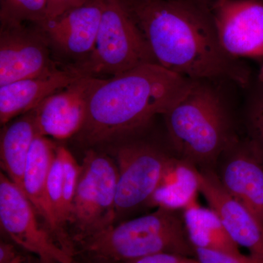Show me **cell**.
Instances as JSON below:
<instances>
[{
  "label": "cell",
  "instance_id": "83f0119b",
  "mask_svg": "<svg viewBox=\"0 0 263 263\" xmlns=\"http://www.w3.org/2000/svg\"><path fill=\"white\" fill-rule=\"evenodd\" d=\"M39 263H59L56 259L48 257H39Z\"/></svg>",
  "mask_w": 263,
  "mask_h": 263
},
{
  "label": "cell",
  "instance_id": "5bb4252c",
  "mask_svg": "<svg viewBox=\"0 0 263 263\" xmlns=\"http://www.w3.org/2000/svg\"><path fill=\"white\" fill-rule=\"evenodd\" d=\"M57 144L48 137L38 136L33 142L24 175L23 191L57 245L76 258V248L70 235L62 229L48 200L47 183L56 156Z\"/></svg>",
  "mask_w": 263,
  "mask_h": 263
},
{
  "label": "cell",
  "instance_id": "9a60e30c",
  "mask_svg": "<svg viewBox=\"0 0 263 263\" xmlns=\"http://www.w3.org/2000/svg\"><path fill=\"white\" fill-rule=\"evenodd\" d=\"M219 176L223 187L263 226V160L252 142L237 141L226 152Z\"/></svg>",
  "mask_w": 263,
  "mask_h": 263
},
{
  "label": "cell",
  "instance_id": "6da1fadb",
  "mask_svg": "<svg viewBox=\"0 0 263 263\" xmlns=\"http://www.w3.org/2000/svg\"><path fill=\"white\" fill-rule=\"evenodd\" d=\"M156 63L188 79L248 86L251 72L221 46L208 0H124Z\"/></svg>",
  "mask_w": 263,
  "mask_h": 263
},
{
  "label": "cell",
  "instance_id": "8fae6325",
  "mask_svg": "<svg viewBox=\"0 0 263 263\" xmlns=\"http://www.w3.org/2000/svg\"><path fill=\"white\" fill-rule=\"evenodd\" d=\"M103 8L104 0H89L37 26L52 51L72 61V67L77 68L92 53Z\"/></svg>",
  "mask_w": 263,
  "mask_h": 263
},
{
  "label": "cell",
  "instance_id": "ffe728a7",
  "mask_svg": "<svg viewBox=\"0 0 263 263\" xmlns=\"http://www.w3.org/2000/svg\"><path fill=\"white\" fill-rule=\"evenodd\" d=\"M48 0H0V22L42 24L47 15Z\"/></svg>",
  "mask_w": 263,
  "mask_h": 263
},
{
  "label": "cell",
  "instance_id": "ba28073f",
  "mask_svg": "<svg viewBox=\"0 0 263 263\" xmlns=\"http://www.w3.org/2000/svg\"><path fill=\"white\" fill-rule=\"evenodd\" d=\"M37 212L25 193L4 174H0V224L15 245L31 253L79 263L60 247L47 228L39 224Z\"/></svg>",
  "mask_w": 263,
  "mask_h": 263
},
{
  "label": "cell",
  "instance_id": "7c38bea8",
  "mask_svg": "<svg viewBox=\"0 0 263 263\" xmlns=\"http://www.w3.org/2000/svg\"><path fill=\"white\" fill-rule=\"evenodd\" d=\"M100 79L82 76L34 108L40 135L60 141L77 136L86 122L90 96Z\"/></svg>",
  "mask_w": 263,
  "mask_h": 263
},
{
  "label": "cell",
  "instance_id": "ac0fdd59",
  "mask_svg": "<svg viewBox=\"0 0 263 263\" xmlns=\"http://www.w3.org/2000/svg\"><path fill=\"white\" fill-rule=\"evenodd\" d=\"M183 217L189 239L194 248L232 255L242 254L239 246L232 239L217 214L211 208L201 207L195 202L183 209Z\"/></svg>",
  "mask_w": 263,
  "mask_h": 263
},
{
  "label": "cell",
  "instance_id": "4fadbf2b",
  "mask_svg": "<svg viewBox=\"0 0 263 263\" xmlns=\"http://www.w3.org/2000/svg\"><path fill=\"white\" fill-rule=\"evenodd\" d=\"M199 190L228 234L249 254L263 258V226L253 213L223 187L212 169L197 168Z\"/></svg>",
  "mask_w": 263,
  "mask_h": 263
},
{
  "label": "cell",
  "instance_id": "f546056e",
  "mask_svg": "<svg viewBox=\"0 0 263 263\" xmlns=\"http://www.w3.org/2000/svg\"><path fill=\"white\" fill-rule=\"evenodd\" d=\"M259 81L263 84V66L262 68L260 69V71H259Z\"/></svg>",
  "mask_w": 263,
  "mask_h": 263
},
{
  "label": "cell",
  "instance_id": "277c9868",
  "mask_svg": "<svg viewBox=\"0 0 263 263\" xmlns=\"http://www.w3.org/2000/svg\"><path fill=\"white\" fill-rule=\"evenodd\" d=\"M180 210L155 212L107 228L76 246L80 263H119L159 253L196 257Z\"/></svg>",
  "mask_w": 263,
  "mask_h": 263
},
{
  "label": "cell",
  "instance_id": "44dd1931",
  "mask_svg": "<svg viewBox=\"0 0 263 263\" xmlns=\"http://www.w3.org/2000/svg\"><path fill=\"white\" fill-rule=\"evenodd\" d=\"M246 122L249 139L258 151L263 160V84L259 81L247 98Z\"/></svg>",
  "mask_w": 263,
  "mask_h": 263
},
{
  "label": "cell",
  "instance_id": "7402d4cb",
  "mask_svg": "<svg viewBox=\"0 0 263 263\" xmlns=\"http://www.w3.org/2000/svg\"><path fill=\"white\" fill-rule=\"evenodd\" d=\"M57 154L61 159L63 168L64 207L67 226L70 219L71 209L81 174V164L66 147H57Z\"/></svg>",
  "mask_w": 263,
  "mask_h": 263
},
{
  "label": "cell",
  "instance_id": "603a6c76",
  "mask_svg": "<svg viewBox=\"0 0 263 263\" xmlns=\"http://www.w3.org/2000/svg\"><path fill=\"white\" fill-rule=\"evenodd\" d=\"M47 192L48 200L59 224L69 234L66 229L67 219L64 207L63 168L61 159L57 152L48 174Z\"/></svg>",
  "mask_w": 263,
  "mask_h": 263
},
{
  "label": "cell",
  "instance_id": "2e32d148",
  "mask_svg": "<svg viewBox=\"0 0 263 263\" xmlns=\"http://www.w3.org/2000/svg\"><path fill=\"white\" fill-rule=\"evenodd\" d=\"M84 76L76 67L67 65L48 75L0 86L1 125L34 110L48 97Z\"/></svg>",
  "mask_w": 263,
  "mask_h": 263
},
{
  "label": "cell",
  "instance_id": "cb8c5ba5",
  "mask_svg": "<svg viewBox=\"0 0 263 263\" xmlns=\"http://www.w3.org/2000/svg\"><path fill=\"white\" fill-rule=\"evenodd\" d=\"M195 249L196 257L200 263H263V258L251 254L232 255L209 249Z\"/></svg>",
  "mask_w": 263,
  "mask_h": 263
},
{
  "label": "cell",
  "instance_id": "7a4b0ae2",
  "mask_svg": "<svg viewBox=\"0 0 263 263\" xmlns=\"http://www.w3.org/2000/svg\"><path fill=\"white\" fill-rule=\"evenodd\" d=\"M190 80L156 63L100 79L90 96L87 117L78 138L91 146L125 139L156 116L163 115Z\"/></svg>",
  "mask_w": 263,
  "mask_h": 263
},
{
  "label": "cell",
  "instance_id": "4316f807",
  "mask_svg": "<svg viewBox=\"0 0 263 263\" xmlns=\"http://www.w3.org/2000/svg\"><path fill=\"white\" fill-rule=\"evenodd\" d=\"M18 255L14 245L2 240L0 243V263L11 262Z\"/></svg>",
  "mask_w": 263,
  "mask_h": 263
},
{
  "label": "cell",
  "instance_id": "484cf974",
  "mask_svg": "<svg viewBox=\"0 0 263 263\" xmlns=\"http://www.w3.org/2000/svg\"><path fill=\"white\" fill-rule=\"evenodd\" d=\"M88 1L89 0H48L46 21L56 18L67 10L81 6Z\"/></svg>",
  "mask_w": 263,
  "mask_h": 263
},
{
  "label": "cell",
  "instance_id": "5b68a950",
  "mask_svg": "<svg viewBox=\"0 0 263 263\" xmlns=\"http://www.w3.org/2000/svg\"><path fill=\"white\" fill-rule=\"evenodd\" d=\"M150 63H156L155 58L125 1L104 0L94 50L76 69L85 76L110 79Z\"/></svg>",
  "mask_w": 263,
  "mask_h": 263
},
{
  "label": "cell",
  "instance_id": "d6986e66",
  "mask_svg": "<svg viewBox=\"0 0 263 263\" xmlns=\"http://www.w3.org/2000/svg\"><path fill=\"white\" fill-rule=\"evenodd\" d=\"M198 192L197 167L181 159H176L149 204L157 208L183 210L196 202Z\"/></svg>",
  "mask_w": 263,
  "mask_h": 263
},
{
  "label": "cell",
  "instance_id": "d4e9b609",
  "mask_svg": "<svg viewBox=\"0 0 263 263\" xmlns=\"http://www.w3.org/2000/svg\"><path fill=\"white\" fill-rule=\"evenodd\" d=\"M119 263H200L197 257L174 253H159Z\"/></svg>",
  "mask_w": 263,
  "mask_h": 263
},
{
  "label": "cell",
  "instance_id": "f1b7e54d",
  "mask_svg": "<svg viewBox=\"0 0 263 263\" xmlns=\"http://www.w3.org/2000/svg\"><path fill=\"white\" fill-rule=\"evenodd\" d=\"M10 263H24L23 257L19 254L18 257H16L15 259H13L11 262Z\"/></svg>",
  "mask_w": 263,
  "mask_h": 263
},
{
  "label": "cell",
  "instance_id": "3957f363",
  "mask_svg": "<svg viewBox=\"0 0 263 263\" xmlns=\"http://www.w3.org/2000/svg\"><path fill=\"white\" fill-rule=\"evenodd\" d=\"M219 81L190 79L162 115L179 158L200 168L212 169L238 141L229 102Z\"/></svg>",
  "mask_w": 263,
  "mask_h": 263
},
{
  "label": "cell",
  "instance_id": "8992f818",
  "mask_svg": "<svg viewBox=\"0 0 263 263\" xmlns=\"http://www.w3.org/2000/svg\"><path fill=\"white\" fill-rule=\"evenodd\" d=\"M117 164L105 154L86 151L68 224L74 246L114 226Z\"/></svg>",
  "mask_w": 263,
  "mask_h": 263
},
{
  "label": "cell",
  "instance_id": "9c48e42d",
  "mask_svg": "<svg viewBox=\"0 0 263 263\" xmlns=\"http://www.w3.org/2000/svg\"><path fill=\"white\" fill-rule=\"evenodd\" d=\"M1 23L0 86L48 75L62 68L37 25Z\"/></svg>",
  "mask_w": 263,
  "mask_h": 263
},
{
  "label": "cell",
  "instance_id": "30bf717a",
  "mask_svg": "<svg viewBox=\"0 0 263 263\" xmlns=\"http://www.w3.org/2000/svg\"><path fill=\"white\" fill-rule=\"evenodd\" d=\"M212 10L228 54L238 60L263 57V0H215Z\"/></svg>",
  "mask_w": 263,
  "mask_h": 263
},
{
  "label": "cell",
  "instance_id": "52a82bcc",
  "mask_svg": "<svg viewBox=\"0 0 263 263\" xmlns=\"http://www.w3.org/2000/svg\"><path fill=\"white\" fill-rule=\"evenodd\" d=\"M117 219L149 204L176 158L143 142H123L116 149Z\"/></svg>",
  "mask_w": 263,
  "mask_h": 263
},
{
  "label": "cell",
  "instance_id": "4dcf8cb0",
  "mask_svg": "<svg viewBox=\"0 0 263 263\" xmlns=\"http://www.w3.org/2000/svg\"><path fill=\"white\" fill-rule=\"evenodd\" d=\"M214 1H215V0H214Z\"/></svg>",
  "mask_w": 263,
  "mask_h": 263
},
{
  "label": "cell",
  "instance_id": "e0dca14e",
  "mask_svg": "<svg viewBox=\"0 0 263 263\" xmlns=\"http://www.w3.org/2000/svg\"><path fill=\"white\" fill-rule=\"evenodd\" d=\"M0 138V160L4 174L23 190L27 160L38 131L34 110L5 124Z\"/></svg>",
  "mask_w": 263,
  "mask_h": 263
}]
</instances>
